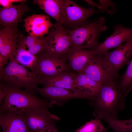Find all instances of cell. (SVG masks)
<instances>
[{
    "mask_svg": "<svg viewBox=\"0 0 132 132\" xmlns=\"http://www.w3.org/2000/svg\"><path fill=\"white\" fill-rule=\"evenodd\" d=\"M117 80L101 85L97 96L89 104L94 108L93 115L97 118H117L119 111L125 108V97Z\"/></svg>",
    "mask_w": 132,
    "mask_h": 132,
    "instance_id": "6da1fadb",
    "label": "cell"
},
{
    "mask_svg": "<svg viewBox=\"0 0 132 132\" xmlns=\"http://www.w3.org/2000/svg\"><path fill=\"white\" fill-rule=\"evenodd\" d=\"M0 87L5 94L0 107V113L34 108L49 109L54 106L53 102L38 97L33 88H15L1 82Z\"/></svg>",
    "mask_w": 132,
    "mask_h": 132,
    "instance_id": "7a4b0ae2",
    "label": "cell"
},
{
    "mask_svg": "<svg viewBox=\"0 0 132 132\" xmlns=\"http://www.w3.org/2000/svg\"><path fill=\"white\" fill-rule=\"evenodd\" d=\"M0 81L19 89L33 88L39 84L44 85L43 78L17 63L14 58L10 59L8 63L0 72Z\"/></svg>",
    "mask_w": 132,
    "mask_h": 132,
    "instance_id": "3957f363",
    "label": "cell"
},
{
    "mask_svg": "<svg viewBox=\"0 0 132 132\" xmlns=\"http://www.w3.org/2000/svg\"><path fill=\"white\" fill-rule=\"evenodd\" d=\"M104 17H100L93 22L72 29L67 30L70 38L72 47L94 50L99 44L100 33L106 31Z\"/></svg>",
    "mask_w": 132,
    "mask_h": 132,
    "instance_id": "277c9868",
    "label": "cell"
},
{
    "mask_svg": "<svg viewBox=\"0 0 132 132\" xmlns=\"http://www.w3.org/2000/svg\"><path fill=\"white\" fill-rule=\"evenodd\" d=\"M101 12L93 7L85 8L72 0H62L61 7V27L72 29L87 24L89 18L93 15Z\"/></svg>",
    "mask_w": 132,
    "mask_h": 132,
    "instance_id": "5b68a950",
    "label": "cell"
},
{
    "mask_svg": "<svg viewBox=\"0 0 132 132\" xmlns=\"http://www.w3.org/2000/svg\"><path fill=\"white\" fill-rule=\"evenodd\" d=\"M37 56L34 72L40 78L50 77L64 72L71 71L67 63L66 55L59 56L44 52Z\"/></svg>",
    "mask_w": 132,
    "mask_h": 132,
    "instance_id": "8992f818",
    "label": "cell"
},
{
    "mask_svg": "<svg viewBox=\"0 0 132 132\" xmlns=\"http://www.w3.org/2000/svg\"><path fill=\"white\" fill-rule=\"evenodd\" d=\"M81 73L101 85L117 80L118 76L103 55L94 54Z\"/></svg>",
    "mask_w": 132,
    "mask_h": 132,
    "instance_id": "52a82bcc",
    "label": "cell"
},
{
    "mask_svg": "<svg viewBox=\"0 0 132 132\" xmlns=\"http://www.w3.org/2000/svg\"><path fill=\"white\" fill-rule=\"evenodd\" d=\"M14 112L22 118L31 132H40L54 120H60L57 116L49 111L48 109L34 108Z\"/></svg>",
    "mask_w": 132,
    "mask_h": 132,
    "instance_id": "ba28073f",
    "label": "cell"
},
{
    "mask_svg": "<svg viewBox=\"0 0 132 132\" xmlns=\"http://www.w3.org/2000/svg\"><path fill=\"white\" fill-rule=\"evenodd\" d=\"M36 91L54 104L62 105L73 99H83L89 100V98L78 88L70 89L56 87L44 86L33 88Z\"/></svg>",
    "mask_w": 132,
    "mask_h": 132,
    "instance_id": "9c48e42d",
    "label": "cell"
},
{
    "mask_svg": "<svg viewBox=\"0 0 132 132\" xmlns=\"http://www.w3.org/2000/svg\"><path fill=\"white\" fill-rule=\"evenodd\" d=\"M49 34L50 37L44 52L59 56H66L72 47L67 30L62 27H52Z\"/></svg>",
    "mask_w": 132,
    "mask_h": 132,
    "instance_id": "30bf717a",
    "label": "cell"
},
{
    "mask_svg": "<svg viewBox=\"0 0 132 132\" xmlns=\"http://www.w3.org/2000/svg\"><path fill=\"white\" fill-rule=\"evenodd\" d=\"M113 33L103 43L99 44L93 50L95 54L103 55L109 49L117 47L132 37V28L123 26L121 24L116 25Z\"/></svg>",
    "mask_w": 132,
    "mask_h": 132,
    "instance_id": "8fae6325",
    "label": "cell"
},
{
    "mask_svg": "<svg viewBox=\"0 0 132 132\" xmlns=\"http://www.w3.org/2000/svg\"><path fill=\"white\" fill-rule=\"evenodd\" d=\"M23 20L26 31L29 35L36 37L48 34L49 29L55 25L50 22L49 16L42 14H33Z\"/></svg>",
    "mask_w": 132,
    "mask_h": 132,
    "instance_id": "7c38bea8",
    "label": "cell"
},
{
    "mask_svg": "<svg viewBox=\"0 0 132 132\" xmlns=\"http://www.w3.org/2000/svg\"><path fill=\"white\" fill-rule=\"evenodd\" d=\"M114 69L117 72L125 65H128L132 56V37L124 44L110 52L103 54Z\"/></svg>",
    "mask_w": 132,
    "mask_h": 132,
    "instance_id": "4fadbf2b",
    "label": "cell"
},
{
    "mask_svg": "<svg viewBox=\"0 0 132 132\" xmlns=\"http://www.w3.org/2000/svg\"><path fill=\"white\" fill-rule=\"evenodd\" d=\"M30 10L24 2L17 5L12 4L9 8L0 7V24L4 27L17 29L19 23L22 21L23 15Z\"/></svg>",
    "mask_w": 132,
    "mask_h": 132,
    "instance_id": "5bb4252c",
    "label": "cell"
},
{
    "mask_svg": "<svg viewBox=\"0 0 132 132\" xmlns=\"http://www.w3.org/2000/svg\"><path fill=\"white\" fill-rule=\"evenodd\" d=\"M17 29L3 27L0 30V54L14 58L19 38L22 34Z\"/></svg>",
    "mask_w": 132,
    "mask_h": 132,
    "instance_id": "9a60e30c",
    "label": "cell"
},
{
    "mask_svg": "<svg viewBox=\"0 0 132 132\" xmlns=\"http://www.w3.org/2000/svg\"><path fill=\"white\" fill-rule=\"evenodd\" d=\"M94 55L93 50L72 47L66 55L69 69L72 72L81 73Z\"/></svg>",
    "mask_w": 132,
    "mask_h": 132,
    "instance_id": "2e32d148",
    "label": "cell"
},
{
    "mask_svg": "<svg viewBox=\"0 0 132 132\" xmlns=\"http://www.w3.org/2000/svg\"><path fill=\"white\" fill-rule=\"evenodd\" d=\"M0 125L3 132H31L21 117L12 111L0 113Z\"/></svg>",
    "mask_w": 132,
    "mask_h": 132,
    "instance_id": "e0dca14e",
    "label": "cell"
},
{
    "mask_svg": "<svg viewBox=\"0 0 132 132\" xmlns=\"http://www.w3.org/2000/svg\"><path fill=\"white\" fill-rule=\"evenodd\" d=\"M77 73L65 71L54 77L43 79L44 85L70 89L77 88L75 81Z\"/></svg>",
    "mask_w": 132,
    "mask_h": 132,
    "instance_id": "ac0fdd59",
    "label": "cell"
},
{
    "mask_svg": "<svg viewBox=\"0 0 132 132\" xmlns=\"http://www.w3.org/2000/svg\"><path fill=\"white\" fill-rule=\"evenodd\" d=\"M75 82L77 88L89 98L90 102L95 99L101 85L82 73H77Z\"/></svg>",
    "mask_w": 132,
    "mask_h": 132,
    "instance_id": "d6986e66",
    "label": "cell"
},
{
    "mask_svg": "<svg viewBox=\"0 0 132 132\" xmlns=\"http://www.w3.org/2000/svg\"><path fill=\"white\" fill-rule=\"evenodd\" d=\"M50 37L49 34L45 37H39L29 35L25 36L22 33L19 39L23 44L27 50L37 55L45 51Z\"/></svg>",
    "mask_w": 132,
    "mask_h": 132,
    "instance_id": "ffe728a7",
    "label": "cell"
},
{
    "mask_svg": "<svg viewBox=\"0 0 132 132\" xmlns=\"http://www.w3.org/2000/svg\"><path fill=\"white\" fill-rule=\"evenodd\" d=\"M14 58L17 63L34 72L38 60L37 55L27 50L23 44L19 39Z\"/></svg>",
    "mask_w": 132,
    "mask_h": 132,
    "instance_id": "44dd1931",
    "label": "cell"
},
{
    "mask_svg": "<svg viewBox=\"0 0 132 132\" xmlns=\"http://www.w3.org/2000/svg\"><path fill=\"white\" fill-rule=\"evenodd\" d=\"M62 0H35L34 4L38 5L47 14L57 22L55 28L61 27L62 20L61 7Z\"/></svg>",
    "mask_w": 132,
    "mask_h": 132,
    "instance_id": "7402d4cb",
    "label": "cell"
},
{
    "mask_svg": "<svg viewBox=\"0 0 132 132\" xmlns=\"http://www.w3.org/2000/svg\"><path fill=\"white\" fill-rule=\"evenodd\" d=\"M104 120L115 132H132V118L121 120L117 118H106Z\"/></svg>",
    "mask_w": 132,
    "mask_h": 132,
    "instance_id": "603a6c76",
    "label": "cell"
},
{
    "mask_svg": "<svg viewBox=\"0 0 132 132\" xmlns=\"http://www.w3.org/2000/svg\"><path fill=\"white\" fill-rule=\"evenodd\" d=\"M107 129L104 127L101 121L97 118L91 119L77 129L75 132H106Z\"/></svg>",
    "mask_w": 132,
    "mask_h": 132,
    "instance_id": "cb8c5ba5",
    "label": "cell"
},
{
    "mask_svg": "<svg viewBox=\"0 0 132 132\" xmlns=\"http://www.w3.org/2000/svg\"><path fill=\"white\" fill-rule=\"evenodd\" d=\"M132 83V59L128 65L127 69L122 76L119 86L124 94L129 86Z\"/></svg>",
    "mask_w": 132,
    "mask_h": 132,
    "instance_id": "d4e9b609",
    "label": "cell"
},
{
    "mask_svg": "<svg viewBox=\"0 0 132 132\" xmlns=\"http://www.w3.org/2000/svg\"><path fill=\"white\" fill-rule=\"evenodd\" d=\"M99 1L101 12L105 11L110 14H112L115 12V5L111 0H99Z\"/></svg>",
    "mask_w": 132,
    "mask_h": 132,
    "instance_id": "484cf974",
    "label": "cell"
},
{
    "mask_svg": "<svg viewBox=\"0 0 132 132\" xmlns=\"http://www.w3.org/2000/svg\"><path fill=\"white\" fill-rule=\"evenodd\" d=\"M25 0H0V5L5 8H9L13 4V3L25 2Z\"/></svg>",
    "mask_w": 132,
    "mask_h": 132,
    "instance_id": "4316f807",
    "label": "cell"
},
{
    "mask_svg": "<svg viewBox=\"0 0 132 132\" xmlns=\"http://www.w3.org/2000/svg\"><path fill=\"white\" fill-rule=\"evenodd\" d=\"M57 120H54L46 128L40 132H59L56 128V123Z\"/></svg>",
    "mask_w": 132,
    "mask_h": 132,
    "instance_id": "83f0119b",
    "label": "cell"
},
{
    "mask_svg": "<svg viewBox=\"0 0 132 132\" xmlns=\"http://www.w3.org/2000/svg\"><path fill=\"white\" fill-rule=\"evenodd\" d=\"M9 58L0 54V72L3 69L9 62Z\"/></svg>",
    "mask_w": 132,
    "mask_h": 132,
    "instance_id": "f1b7e54d",
    "label": "cell"
},
{
    "mask_svg": "<svg viewBox=\"0 0 132 132\" xmlns=\"http://www.w3.org/2000/svg\"><path fill=\"white\" fill-rule=\"evenodd\" d=\"M84 1L86 2L89 6L91 5L93 7L96 6L99 8L100 10H101V7L100 5L95 3L92 1L91 0H84Z\"/></svg>",
    "mask_w": 132,
    "mask_h": 132,
    "instance_id": "f546056e",
    "label": "cell"
},
{
    "mask_svg": "<svg viewBox=\"0 0 132 132\" xmlns=\"http://www.w3.org/2000/svg\"><path fill=\"white\" fill-rule=\"evenodd\" d=\"M5 96V94L2 88L0 87V104L2 103L3 101Z\"/></svg>",
    "mask_w": 132,
    "mask_h": 132,
    "instance_id": "4dcf8cb0",
    "label": "cell"
},
{
    "mask_svg": "<svg viewBox=\"0 0 132 132\" xmlns=\"http://www.w3.org/2000/svg\"><path fill=\"white\" fill-rule=\"evenodd\" d=\"M132 91V83L129 86L124 93L123 96L124 97L127 96L129 92Z\"/></svg>",
    "mask_w": 132,
    "mask_h": 132,
    "instance_id": "1f68e13d",
    "label": "cell"
}]
</instances>
